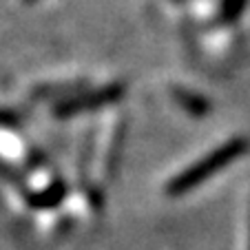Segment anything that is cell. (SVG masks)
<instances>
[{
  "label": "cell",
  "instance_id": "cell-10",
  "mask_svg": "<svg viewBox=\"0 0 250 250\" xmlns=\"http://www.w3.org/2000/svg\"><path fill=\"white\" fill-rule=\"evenodd\" d=\"M22 2H27V5H31V2H36V0H22Z\"/></svg>",
  "mask_w": 250,
  "mask_h": 250
},
{
  "label": "cell",
  "instance_id": "cell-1",
  "mask_svg": "<svg viewBox=\"0 0 250 250\" xmlns=\"http://www.w3.org/2000/svg\"><path fill=\"white\" fill-rule=\"evenodd\" d=\"M248 151H250L248 137H232V140L224 142L222 146H217L215 151H210L206 157L197 160L193 166H188V168L175 175L173 180L166 184L164 193L168 197H182V195L195 190L197 186H202L204 182H208L212 175H217L226 166H230L235 160L244 157Z\"/></svg>",
  "mask_w": 250,
  "mask_h": 250
},
{
  "label": "cell",
  "instance_id": "cell-8",
  "mask_svg": "<svg viewBox=\"0 0 250 250\" xmlns=\"http://www.w3.org/2000/svg\"><path fill=\"white\" fill-rule=\"evenodd\" d=\"M0 180L9 182V184H16V186H22L24 184L22 173H20L18 168H14L9 162H5L2 157H0Z\"/></svg>",
  "mask_w": 250,
  "mask_h": 250
},
{
  "label": "cell",
  "instance_id": "cell-6",
  "mask_svg": "<svg viewBox=\"0 0 250 250\" xmlns=\"http://www.w3.org/2000/svg\"><path fill=\"white\" fill-rule=\"evenodd\" d=\"M82 89H86V80H71V82H53V84H42L33 91V98H71L78 95Z\"/></svg>",
  "mask_w": 250,
  "mask_h": 250
},
{
  "label": "cell",
  "instance_id": "cell-3",
  "mask_svg": "<svg viewBox=\"0 0 250 250\" xmlns=\"http://www.w3.org/2000/svg\"><path fill=\"white\" fill-rule=\"evenodd\" d=\"M66 195H69V184H66L64 180H60V177H56L47 188L27 193L24 202L31 208H36V210H51V208H58L64 202Z\"/></svg>",
  "mask_w": 250,
  "mask_h": 250
},
{
  "label": "cell",
  "instance_id": "cell-5",
  "mask_svg": "<svg viewBox=\"0 0 250 250\" xmlns=\"http://www.w3.org/2000/svg\"><path fill=\"white\" fill-rule=\"evenodd\" d=\"M124 135H126V124L120 122L113 131L109 153H106V166H104V173H106L109 180H113L115 175H118V166H120V160H122V148H124Z\"/></svg>",
  "mask_w": 250,
  "mask_h": 250
},
{
  "label": "cell",
  "instance_id": "cell-9",
  "mask_svg": "<svg viewBox=\"0 0 250 250\" xmlns=\"http://www.w3.org/2000/svg\"><path fill=\"white\" fill-rule=\"evenodd\" d=\"M20 124H22V118L16 111L0 109V128H18Z\"/></svg>",
  "mask_w": 250,
  "mask_h": 250
},
{
  "label": "cell",
  "instance_id": "cell-4",
  "mask_svg": "<svg viewBox=\"0 0 250 250\" xmlns=\"http://www.w3.org/2000/svg\"><path fill=\"white\" fill-rule=\"evenodd\" d=\"M173 100L180 104V109H184L193 118H206L212 111L210 100L190 89H184V86H173Z\"/></svg>",
  "mask_w": 250,
  "mask_h": 250
},
{
  "label": "cell",
  "instance_id": "cell-7",
  "mask_svg": "<svg viewBox=\"0 0 250 250\" xmlns=\"http://www.w3.org/2000/svg\"><path fill=\"white\" fill-rule=\"evenodd\" d=\"M246 2H248V0H222L217 20L222 24H228V22H232V20H237L241 14H244Z\"/></svg>",
  "mask_w": 250,
  "mask_h": 250
},
{
  "label": "cell",
  "instance_id": "cell-11",
  "mask_svg": "<svg viewBox=\"0 0 250 250\" xmlns=\"http://www.w3.org/2000/svg\"><path fill=\"white\" fill-rule=\"evenodd\" d=\"M248 232H250V226H248ZM248 250H250V235H248Z\"/></svg>",
  "mask_w": 250,
  "mask_h": 250
},
{
  "label": "cell",
  "instance_id": "cell-2",
  "mask_svg": "<svg viewBox=\"0 0 250 250\" xmlns=\"http://www.w3.org/2000/svg\"><path fill=\"white\" fill-rule=\"evenodd\" d=\"M126 93V86L122 82H111L106 86H100L93 91H84V93L71 95V98L62 100L60 104H56L53 115L56 118H73V115L80 113H89V111H98L104 109L109 104H115L124 98Z\"/></svg>",
  "mask_w": 250,
  "mask_h": 250
}]
</instances>
